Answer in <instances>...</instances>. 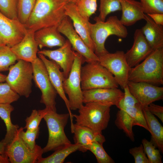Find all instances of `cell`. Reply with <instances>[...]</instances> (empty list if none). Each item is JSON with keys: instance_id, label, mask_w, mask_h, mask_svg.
<instances>
[{"instance_id": "cell-1", "label": "cell", "mask_w": 163, "mask_h": 163, "mask_svg": "<svg viewBox=\"0 0 163 163\" xmlns=\"http://www.w3.org/2000/svg\"><path fill=\"white\" fill-rule=\"evenodd\" d=\"M68 0H37L34 9L25 25L34 32L41 28L58 26L65 17Z\"/></svg>"}, {"instance_id": "cell-15", "label": "cell", "mask_w": 163, "mask_h": 163, "mask_svg": "<svg viewBox=\"0 0 163 163\" xmlns=\"http://www.w3.org/2000/svg\"><path fill=\"white\" fill-rule=\"evenodd\" d=\"M57 49L51 50L43 49L39 50L41 54L54 61L63 70L65 78L68 76L75 58V52L67 39L65 43ZM37 53V54H38Z\"/></svg>"}, {"instance_id": "cell-7", "label": "cell", "mask_w": 163, "mask_h": 163, "mask_svg": "<svg viewBox=\"0 0 163 163\" xmlns=\"http://www.w3.org/2000/svg\"><path fill=\"white\" fill-rule=\"evenodd\" d=\"M5 81L20 96L29 97L32 92L33 71L32 63L21 59L11 66Z\"/></svg>"}, {"instance_id": "cell-33", "label": "cell", "mask_w": 163, "mask_h": 163, "mask_svg": "<svg viewBox=\"0 0 163 163\" xmlns=\"http://www.w3.org/2000/svg\"><path fill=\"white\" fill-rule=\"evenodd\" d=\"M89 150L95 155L98 163H114V161L107 153L102 144L97 141L92 142L89 146Z\"/></svg>"}, {"instance_id": "cell-46", "label": "cell", "mask_w": 163, "mask_h": 163, "mask_svg": "<svg viewBox=\"0 0 163 163\" xmlns=\"http://www.w3.org/2000/svg\"><path fill=\"white\" fill-rule=\"evenodd\" d=\"M6 75L0 73V82L5 81Z\"/></svg>"}, {"instance_id": "cell-24", "label": "cell", "mask_w": 163, "mask_h": 163, "mask_svg": "<svg viewBox=\"0 0 163 163\" xmlns=\"http://www.w3.org/2000/svg\"><path fill=\"white\" fill-rule=\"evenodd\" d=\"M145 20L146 24L141 29L152 49L163 47V25L156 24L147 14Z\"/></svg>"}, {"instance_id": "cell-4", "label": "cell", "mask_w": 163, "mask_h": 163, "mask_svg": "<svg viewBox=\"0 0 163 163\" xmlns=\"http://www.w3.org/2000/svg\"><path fill=\"white\" fill-rule=\"evenodd\" d=\"M95 23L90 24L91 35L94 46V53L98 56L108 52L105 48V43L110 36L115 35L126 38L128 32L125 26L116 16H110L103 21L97 16L94 18Z\"/></svg>"}, {"instance_id": "cell-3", "label": "cell", "mask_w": 163, "mask_h": 163, "mask_svg": "<svg viewBox=\"0 0 163 163\" xmlns=\"http://www.w3.org/2000/svg\"><path fill=\"white\" fill-rule=\"evenodd\" d=\"M78 109V114H72L75 124L87 127L95 133L101 134L106 129L110 118L111 105L98 102L85 103Z\"/></svg>"}, {"instance_id": "cell-5", "label": "cell", "mask_w": 163, "mask_h": 163, "mask_svg": "<svg viewBox=\"0 0 163 163\" xmlns=\"http://www.w3.org/2000/svg\"><path fill=\"white\" fill-rule=\"evenodd\" d=\"M45 108L43 119L46 123L49 137L46 145L43 148V153L54 151L72 143L64 131L70 117L69 113L59 114L56 110Z\"/></svg>"}, {"instance_id": "cell-11", "label": "cell", "mask_w": 163, "mask_h": 163, "mask_svg": "<svg viewBox=\"0 0 163 163\" xmlns=\"http://www.w3.org/2000/svg\"><path fill=\"white\" fill-rule=\"evenodd\" d=\"M100 63L113 75L119 85L123 89L127 86L131 68L126 61L123 51L109 52L98 56Z\"/></svg>"}, {"instance_id": "cell-32", "label": "cell", "mask_w": 163, "mask_h": 163, "mask_svg": "<svg viewBox=\"0 0 163 163\" xmlns=\"http://www.w3.org/2000/svg\"><path fill=\"white\" fill-rule=\"evenodd\" d=\"M18 60L10 47L5 45L0 48V72L8 70Z\"/></svg>"}, {"instance_id": "cell-16", "label": "cell", "mask_w": 163, "mask_h": 163, "mask_svg": "<svg viewBox=\"0 0 163 163\" xmlns=\"http://www.w3.org/2000/svg\"><path fill=\"white\" fill-rule=\"evenodd\" d=\"M65 14L72 21L73 27L76 32L88 47L94 52V45L91 35V23L89 19L81 14L76 4L73 3L68 2L67 4Z\"/></svg>"}, {"instance_id": "cell-34", "label": "cell", "mask_w": 163, "mask_h": 163, "mask_svg": "<svg viewBox=\"0 0 163 163\" xmlns=\"http://www.w3.org/2000/svg\"><path fill=\"white\" fill-rule=\"evenodd\" d=\"M20 96L6 82L0 83V104H9L17 101Z\"/></svg>"}, {"instance_id": "cell-18", "label": "cell", "mask_w": 163, "mask_h": 163, "mask_svg": "<svg viewBox=\"0 0 163 163\" xmlns=\"http://www.w3.org/2000/svg\"><path fill=\"white\" fill-rule=\"evenodd\" d=\"M83 103L98 102L117 106L124 93L118 88H101L82 91Z\"/></svg>"}, {"instance_id": "cell-10", "label": "cell", "mask_w": 163, "mask_h": 163, "mask_svg": "<svg viewBox=\"0 0 163 163\" xmlns=\"http://www.w3.org/2000/svg\"><path fill=\"white\" fill-rule=\"evenodd\" d=\"M31 63L33 80L41 92L40 102L43 104L45 107L56 111V99L57 93L50 81L44 63L39 57Z\"/></svg>"}, {"instance_id": "cell-48", "label": "cell", "mask_w": 163, "mask_h": 163, "mask_svg": "<svg viewBox=\"0 0 163 163\" xmlns=\"http://www.w3.org/2000/svg\"><path fill=\"white\" fill-rule=\"evenodd\" d=\"M5 45H5L0 40V48H1L2 47Z\"/></svg>"}, {"instance_id": "cell-43", "label": "cell", "mask_w": 163, "mask_h": 163, "mask_svg": "<svg viewBox=\"0 0 163 163\" xmlns=\"http://www.w3.org/2000/svg\"><path fill=\"white\" fill-rule=\"evenodd\" d=\"M149 111L153 115L157 116L163 123V107L152 103L146 107Z\"/></svg>"}, {"instance_id": "cell-26", "label": "cell", "mask_w": 163, "mask_h": 163, "mask_svg": "<svg viewBox=\"0 0 163 163\" xmlns=\"http://www.w3.org/2000/svg\"><path fill=\"white\" fill-rule=\"evenodd\" d=\"M14 107L9 104H0V117L4 121L6 129L4 138L2 141L6 145L11 142L14 138L19 126L13 124L11 122V115Z\"/></svg>"}, {"instance_id": "cell-17", "label": "cell", "mask_w": 163, "mask_h": 163, "mask_svg": "<svg viewBox=\"0 0 163 163\" xmlns=\"http://www.w3.org/2000/svg\"><path fill=\"white\" fill-rule=\"evenodd\" d=\"M153 50L146 40L141 29H136L131 48L125 53L127 63L130 68L137 66L145 59Z\"/></svg>"}, {"instance_id": "cell-45", "label": "cell", "mask_w": 163, "mask_h": 163, "mask_svg": "<svg viewBox=\"0 0 163 163\" xmlns=\"http://www.w3.org/2000/svg\"><path fill=\"white\" fill-rule=\"evenodd\" d=\"M6 144L2 141L0 142V155H5V150Z\"/></svg>"}, {"instance_id": "cell-31", "label": "cell", "mask_w": 163, "mask_h": 163, "mask_svg": "<svg viewBox=\"0 0 163 163\" xmlns=\"http://www.w3.org/2000/svg\"><path fill=\"white\" fill-rule=\"evenodd\" d=\"M121 10L119 0H100L99 14L98 18L104 21L109 14Z\"/></svg>"}, {"instance_id": "cell-35", "label": "cell", "mask_w": 163, "mask_h": 163, "mask_svg": "<svg viewBox=\"0 0 163 163\" xmlns=\"http://www.w3.org/2000/svg\"><path fill=\"white\" fill-rule=\"evenodd\" d=\"M46 113L45 108L41 110H33L30 115L26 119V124L24 128L26 130L34 131L39 128V125Z\"/></svg>"}, {"instance_id": "cell-12", "label": "cell", "mask_w": 163, "mask_h": 163, "mask_svg": "<svg viewBox=\"0 0 163 163\" xmlns=\"http://www.w3.org/2000/svg\"><path fill=\"white\" fill-rule=\"evenodd\" d=\"M61 33L65 35L71 43L73 50L75 51L89 62L99 61L98 56L86 45L75 30L71 20L66 16L58 26Z\"/></svg>"}, {"instance_id": "cell-6", "label": "cell", "mask_w": 163, "mask_h": 163, "mask_svg": "<svg viewBox=\"0 0 163 163\" xmlns=\"http://www.w3.org/2000/svg\"><path fill=\"white\" fill-rule=\"evenodd\" d=\"M81 84L82 91L101 88H118L119 85L112 74L99 61L82 66Z\"/></svg>"}, {"instance_id": "cell-14", "label": "cell", "mask_w": 163, "mask_h": 163, "mask_svg": "<svg viewBox=\"0 0 163 163\" xmlns=\"http://www.w3.org/2000/svg\"><path fill=\"white\" fill-rule=\"evenodd\" d=\"M27 31L18 20L9 18L0 12V40L5 45L12 47L22 40Z\"/></svg>"}, {"instance_id": "cell-38", "label": "cell", "mask_w": 163, "mask_h": 163, "mask_svg": "<svg viewBox=\"0 0 163 163\" xmlns=\"http://www.w3.org/2000/svg\"><path fill=\"white\" fill-rule=\"evenodd\" d=\"M75 4L81 14L88 19L97 9V0H79Z\"/></svg>"}, {"instance_id": "cell-44", "label": "cell", "mask_w": 163, "mask_h": 163, "mask_svg": "<svg viewBox=\"0 0 163 163\" xmlns=\"http://www.w3.org/2000/svg\"><path fill=\"white\" fill-rule=\"evenodd\" d=\"M157 24L163 25V13H155L147 14Z\"/></svg>"}, {"instance_id": "cell-2", "label": "cell", "mask_w": 163, "mask_h": 163, "mask_svg": "<svg viewBox=\"0 0 163 163\" xmlns=\"http://www.w3.org/2000/svg\"><path fill=\"white\" fill-rule=\"evenodd\" d=\"M129 81L163 84V47L153 50L142 62L131 68Z\"/></svg>"}, {"instance_id": "cell-30", "label": "cell", "mask_w": 163, "mask_h": 163, "mask_svg": "<svg viewBox=\"0 0 163 163\" xmlns=\"http://www.w3.org/2000/svg\"><path fill=\"white\" fill-rule=\"evenodd\" d=\"M37 0H18V18L25 26Z\"/></svg>"}, {"instance_id": "cell-42", "label": "cell", "mask_w": 163, "mask_h": 163, "mask_svg": "<svg viewBox=\"0 0 163 163\" xmlns=\"http://www.w3.org/2000/svg\"><path fill=\"white\" fill-rule=\"evenodd\" d=\"M123 89L124 90L123 97L117 107L119 105L126 107H133L139 104L131 94L128 86L124 88Z\"/></svg>"}, {"instance_id": "cell-47", "label": "cell", "mask_w": 163, "mask_h": 163, "mask_svg": "<svg viewBox=\"0 0 163 163\" xmlns=\"http://www.w3.org/2000/svg\"><path fill=\"white\" fill-rule=\"evenodd\" d=\"M79 0H68L69 2L76 4Z\"/></svg>"}, {"instance_id": "cell-39", "label": "cell", "mask_w": 163, "mask_h": 163, "mask_svg": "<svg viewBox=\"0 0 163 163\" xmlns=\"http://www.w3.org/2000/svg\"><path fill=\"white\" fill-rule=\"evenodd\" d=\"M146 14L163 13V0H140Z\"/></svg>"}, {"instance_id": "cell-25", "label": "cell", "mask_w": 163, "mask_h": 163, "mask_svg": "<svg viewBox=\"0 0 163 163\" xmlns=\"http://www.w3.org/2000/svg\"><path fill=\"white\" fill-rule=\"evenodd\" d=\"M149 131L151 135V141L160 152H163V127L158 119L146 107L142 109Z\"/></svg>"}, {"instance_id": "cell-28", "label": "cell", "mask_w": 163, "mask_h": 163, "mask_svg": "<svg viewBox=\"0 0 163 163\" xmlns=\"http://www.w3.org/2000/svg\"><path fill=\"white\" fill-rule=\"evenodd\" d=\"M115 123L119 129L123 130L131 140L134 141L133 130V120L131 116L125 110L120 109L116 114Z\"/></svg>"}, {"instance_id": "cell-29", "label": "cell", "mask_w": 163, "mask_h": 163, "mask_svg": "<svg viewBox=\"0 0 163 163\" xmlns=\"http://www.w3.org/2000/svg\"><path fill=\"white\" fill-rule=\"evenodd\" d=\"M119 109L126 111L133 120V125L142 127L149 131L144 116L142 107L139 104L133 107H126L119 105L117 107Z\"/></svg>"}, {"instance_id": "cell-23", "label": "cell", "mask_w": 163, "mask_h": 163, "mask_svg": "<svg viewBox=\"0 0 163 163\" xmlns=\"http://www.w3.org/2000/svg\"><path fill=\"white\" fill-rule=\"evenodd\" d=\"M122 14L120 21L125 26L145 19L146 14L139 2L136 0H119Z\"/></svg>"}, {"instance_id": "cell-19", "label": "cell", "mask_w": 163, "mask_h": 163, "mask_svg": "<svg viewBox=\"0 0 163 163\" xmlns=\"http://www.w3.org/2000/svg\"><path fill=\"white\" fill-rule=\"evenodd\" d=\"M38 57L44 63L47 71L50 81L58 94L64 101L70 116L71 125L73 124V116L70 108L68 99L66 97L63 88V82L65 78L60 67L54 61L47 59L41 54H37Z\"/></svg>"}, {"instance_id": "cell-13", "label": "cell", "mask_w": 163, "mask_h": 163, "mask_svg": "<svg viewBox=\"0 0 163 163\" xmlns=\"http://www.w3.org/2000/svg\"><path fill=\"white\" fill-rule=\"evenodd\" d=\"M127 86L131 94L136 99L142 108L150 104L161 100L163 97V87L145 82L128 81Z\"/></svg>"}, {"instance_id": "cell-9", "label": "cell", "mask_w": 163, "mask_h": 163, "mask_svg": "<svg viewBox=\"0 0 163 163\" xmlns=\"http://www.w3.org/2000/svg\"><path fill=\"white\" fill-rule=\"evenodd\" d=\"M43 148L37 145L33 149L24 143L19 134V129L11 141L6 145L5 154L11 163H37L42 157Z\"/></svg>"}, {"instance_id": "cell-8", "label": "cell", "mask_w": 163, "mask_h": 163, "mask_svg": "<svg viewBox=\"0 0 163 163\" xmlns=\"http://www.w3.org/2000/svg\"><path fill=\"white\" fill-rule=\"evenodd\" d=\"M85 62L84 58L75 52V58L68 77L63 82V88L68 96L71 110L79 109L83 105V95L81 84V70Z\"/></svg>"}, {"instance_id": "cell-36", "label": "cell", "mask_w": 163, "mask_h": 163, "mask_svg": "<svg viewBox=\"0 0 163 163\" xmlns=\"http://www.w3.org/2000/svg\"><path fill=\"white\" fill-rule=\"evenodd\" d=\"M142 143L149 163H161L162 157L160 151L156 149L152 142L144 139L142 140Z\"/></svg>"}, {"instance_id": "cell-20", "label": "cell", "mask_w": 163, "mask_h": 163, "mask_svg": "<svg viewBox=\"0 0 163 163\" xmlns=\"http://www.w3.org/2000/svg\"><path fill=\"white\" fill-rule=\"evenodd\" d=\"M34 32L27 29L22 40L11 47V50L18 60L21 59L31 63L37 57L38 45L35 40Z\"/></svg>"}, {"instance_id": "cell-21", "label": "cell", "mask_w": 163, "mask_h": 163, "mask_svg": "<svg viewBox=\"0 0 163 163\" xmlns=\"http://www.w3.org/2000/svg\"><path fill=\"white\" fill-rule=\"evenodd\" d=\"M35 40L38 47L41 50L44 47L52 48L60 47L66 40L58 29V26H53L41 28L35 31Z\"/></svg>"}, {"instance_id": "cell-22", "label": "cell", "mask_w": 163, "mask_h": 163, "mask_svg": "<svg viewBox=\"0 0 163 163\" xmlns=\"http://www.w3.org/2000/svg\"><path fill=\"white\" fill-rule=\"evenodd\" d=\"M71 131L74 134V143L79 146L78 150L85 152L88 150L89 145L94 141L103 144L105 139L102 134H97L89 128L73 124L71 126Z\"/></svg>"}, {"instance_id": "cell-40", "label": "cell", "mask_w": 163, "mask_h": 163, "mask_svg": "<svg viewBox=\"0 0 163 163\" xmlns=\"http://www.w3.org/2000/svg\"><path fill=\"white\" fill-rule=\"evenodd\" d=\"M24 128H19L20 136L24 143L30 149H33L35 147L36 139L39 135V128L34 131L26 130L24 131Z\"/></svg>"}, {"instance_id": "cell-37", "label": "cell", "mask_w": 163, "mask_h": 163, "mask_svg": "<svg viewBox=\"0 0 163 163\" xmlns=\"http://www.w3.org/2000/svg\"><path fill=\"white\" fill-rule=\"evenodd\" d=\"M18 0H0V12L9 18H18Z\"/></svg>"}, {"instance_id": "cell-41", "label": "cell", "mask_w": 163, "mask_h": 163, "mask_svg": "<svg viewBox=\"0 0 163 163\" xmlns=\"http://www.w3.org/2000/svg\"><path fill=\"white\" fill-rule=\"evenodd\" d=\"M129 152L133 157L135 163H149L142 144L130 149Z\"/></svg>"}, {"instance_id": "cell-27", "label": "cell", "mask_w": 163, "mask_h": 163, "mask_svg": "<svg viewBox=\"0 0 163 163\" xmlns=\"http://www.w3.org/2000/svg\"><path fill=\"white\" fill-rule=\"evenodd\" d=\"M79 146L72 143L54 151L50 156L42 157L37 163H63L66 158L72 153L78 150Z\"/></svg>"}]
</instances>
